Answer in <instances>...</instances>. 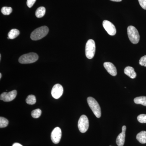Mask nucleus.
Returning a JSON list of instances; mask_svg holds the SVG:
<instances>
[{
    "instance_id": "obj_26",
    "label": "nucleus",
    "mask_w": 146,
    "mask_h": 146,
    "mask_svg": "<svg viewBox=\"0 0 146 146\" xmlns=\"http://www.w3.org/2000/svg\"><path fill=\"white\" fill-rule=\"evenodd\" d=\"M12 146H23L21 144L18 143H15L13 144Z\"/></svg>"
},
{
    "instance_id": "obj_4",
    "label": "nucleus",
    "mask_w": 146,
    "mask_h": 146,
    "mask_svg": "<svg viewBox=\"0 0 146 146\" xmlns=\"http://www.w3.org/2000/svg\"><path fill=\"white\" fill-rule=\"evenodd\" d=\"M127 35L130 42L133 44H138L140 40V35L137 29L133 26L128 27Z\"/></svg>"
},
{
    "instance_id": "obj_12",
    "label": "nucleus",
    "mask_w": 146,
    "mask_h": 146,
    "mask_svg": "<svg viewBox=\"0 0 146 146\" xmlns=\"http://www.w3.org/2000/svg\"><path fill=\"white\" fill-rule=\"evenodd\" d=\"M104 66L108 72L110 74L113 76H115L117 75V70L115 65L110 62H105L104 63Z\"/></svg>"
},
{
    "instance_id": "obj_2",
    "label": "nucleus",
    "mask_w": 146,
    "mask_h": 146,
    "mask_svg": "<svg viewBox=\"0 0 146 146\" xmlns=\"http://www.w3.org/2000/svg\"><path fill=\"white\" fill-rule=\"evenodd\" d=\"M87 103L93 113L97 118L101 117V109L98 103L94 98L89 97L87 98Z\"/></svg>"
},
{
    "instance_id": "obj_22",
    "label": "nucleus",
    "mask_w": 146,
    "mask_h": 146,
    "mask_svg": "<svg viewBox=\"0 0 146 146\" xmlns=\"http://www.w3.org/2000/svg\"><path fill=\"white\" fill-rule=\"evenodd\" d=\"M137 119L139 122L142 123H146V114H141L138 115L137 117Z\"/></svg>"
},
{
    "instance_id": "obj_5",
    "label": "nucleus",
    "mask_w": 146,
    "mask_h": 146,
    "mask_svg": "<svg viewBox=\"0 0 146 146\" xmlns=\"http://www.w3.org/2000/svg\"><path fill=\"white\" fill-rule=\"evenodd\" d=\"M96 46L95 41L93 39H89L85 47V54L88 59L94 58L96 52Z\"/></svg>"
},
{
    "instance_id": "obj_17",
    "label": "nucleus",
    "mask_w": 146,
    "mask_h": 146,
    "mask_svg": "<svg viewBox=\"0 0 146 146\" xmlns=\"http://www.w3.org/2000/svg\"><path fill=\"white\" fill-rule=\"evenodd\" d=\"M46 13V8L44 7H41L37 9L35 12V16L38 18H41L44 16Z\"/></svg>"
},
{
    "instance_id": "obj_6",
    "label": "nucleus",
    "mask_w": 146,
    "mask_h": 146,
    "mask_svg": "<svg viewBox=\"0 0 146 146\" xmlns=\"http://www.w3.org/2000/svg\"><path fill=\"white\" fill-rule=\"evenodd\" d=\"M78 125L79 130L81 133H84L87 131L89 127V121L86 115H82L80 117Z\"/></svg>"
},
{
    "instance_id": "obj_15",
    "label": "nucleus",
    "mask_w": 146,
    "mask_h": 146,
    "mask_svg": "<svg viewBox=\"0 0 146 146\" xmlns=\"http://www.w3.org/2000/svg\"><path fill=\"white\" fill-rule=\"evenodd\" d=\"M20 34V31L17 29H12L9 32L7 39H14Z\"/></svg>"
},
{
    "instance_id": "obj_23",
    "label": "nucleus",
    "mask_w": 146,
    "mask_h": 146,
    "mask_svg": "<svg viewBox=\"0 0 146 146\" xmlns=\"http://www.w3.org/2000/svg\"><path fill=\"white\" fill-rule=\"evenodd\" d=\"M139 63L141 66H145L146 67V55L142 56L140 58Z\"/></svg>"
},
{
    "instance_id": "obj_20",
    "label": "nucleus",
    "mask_w": 146,
    "mask_h": 146,
    "mask_svg": "<svg viewBox=\"0 0 146 146\" xmlns=\"http://www.w3.org/2000/svg\"><path fill=\"white\" fill-rule=\"evenodd\" d=\"M8 124V120L7 119L2 117H0V127L1 128L6 127Z\"/></svg>"
},
{
    "instance_id": "obj_29",
    "label": "nucleus",
    "mask_w": 146,
    "mask_h": 146,
    "mask_svg": "<svg viewBox=\"0 0 146 146\" xmlns=\"http://www.w3.org/2000/svg\"><path fill=\"white\" fill-rule=\"evenodd\" d=\"M110 146H111V145H110Z\"/></svg>"
},
{
    "instance_id": "obj_24",
    "label": "nucleus",
    "mask_w": 146,
    "mask_h": 146,
    "mask_svg": "<svg viewBox=\"0 0 146 146\" xmlns=\"http://www.w3.org/2000/svg\"><path fill=\"white\" fill-rule=\"evenodd\" d=\"M141 7L146 10V0H138Z\"/></svg>"
},
{
    "instance_id": "obj_28",
    "label": "nucleus",
    "mask_w": 146,
    "mask_h": 146,
    "mask_svg": "<svg viewBox=\"0 0 146 146\" xmlns=\"http://www.w3.org/2000/svg\"><path fill=\"white\" fill-rule=\"evenodd\" d=\"M2 74L0 73V79L1 78Z\"/></svg>"
},
{
    "instance_id": "obj_3",
    "label": "nucleus",
    "mask_w": 146,
    "mask_h": 146,
    "mask_svg": "<svg viewBox=\"0 0 146 146\" xmlns=\"http://www.w3.org/2000/svg\"><path fill=\"white\" fill-rule=\"evenodd\" d=\"M39 56L36 53L31 52L21 56L18 60L21 64H30L36 62Z\"/></svg>"
},
{
    "instance_id": "obj_14",
    "label": "nucleus",
    "mask_w": 146,
    "mask_h": 146,
    "mask_svg": "<svg viewBox=\"0 0 146 146\" xmlns=\"http://www.w3.org/2000/svg\"><path fill=\"white\" fill-rule=\"evenodd\" d=\"M136 139L141 144L146 143V131H141L137 134Z\"/></svg>"
},
{
    "instance_id": "obj_9",
    "label": "nucleus",
    "mask_w": 146,
    "mask_h": 146,
    "mask_svg": "<svg viewBox=\"0 0 146 146\" xmlns=\"http://www.w3.org/2000/svg\"><path fill=\"white\" fill-rule=\"evenodd\" d=\"M63 88L59 84H55L52 89L51 94L53 98L56 99H59L63 95Z\"/></svg>"
},
{
    "instance_id": "obj_16",
    "label": "nucleus",
    "mask_w": 146,
    "mask_h": 146,
    "mask_svg": "<svg viewBox=\"0 0 146 146\" xmlns=\"http://www.w3.org/2000/svg\"><path fill=\"white\" fill-rule=\"evenodd\" d=\"M134 102L137 104H141L146 106V97L140 96L134 98Z\"/></svg>"
},
{
    "instance_id": "obj_7",
    "label": "nucleus",
    "mask_w": 146,
    "mask_h": 146,
    "mask_svg": "<svg viewBox=\"0 0 146 146\" xmlns=\"http://www.w3.org/2000/svg\"><path fill=\"white\" fill-rule=\"evenodd\" d=\"M103 26L110 35L113 36L116 34L117 30L115 25L110 21L105 20L103 22Z\"/></svg>"
},
{
    "instance_id": "obj_21",
    "label": "nucleus",
    "mask_w": 146,
    "mask_h": 146,
    "mask_svg": "<svg viewBox=\"0 0 146 146\" xmlns=\"http://www.w3.org/2000/svg\"><path fill=\"white\" fill-rule=\"evenodd\" d=\"M42 110L40 109L34 110L31 112V116L34 118H38L41 116Z\"/></svg>"
},
{
    "instance_id": "obj_8",
    "label": "nucleus",
    "mask_w": 146,
    "mask_h": 146,
    "mask_svg": "<svg viewBox=\"0 0 146 146\" xmlns=\"http://www.w3.org/2000/svg\"><path fill=\"white\" fill-rule=\"evenodd\" d=\"M17 92L16 90H13L8 92H4L1 95L0 99L4 102H9L13 100L17 96Z\"/></svg>"
},
{
    "instance_id": "obj_27",
    "label": "nucleus",
    "mask_w": 146,
    "mask_h": 146,
    "mask_svg": "<svg viewBox=\"0 0 146 146\" xmlns=\"http://www.w3.org/2000/svg\"><path fill=\"white\" fill-rule=\"evenodd\" d=\"M110 1H112L115 2H121V1L122 0H110Z\"/></svg>"
},
{
    "instance_id": "obj_13",
    "label": "nucleus",
    "mask_w": 146,
    "mask_h": 146,
    "mask_svg": "<svg viewBox=\"0 0 146 146\" xmlns=\"http://www.w3.org/2000/svg\"><path fill=\"white\" fill-rule=\"evenodd\" d=\"M124 73L127 76H128L129 77L132 79L136 78V73L134 70V68L130 66H127L124 69Z\"/></svg>"
},
{
    "instance_id": "obj_1",
    "label": "nucleus",
    "mask_w": 146,
    "mask_h": 146,
    "mask_svg": "<svg viewBox=\"0 0 146 146\" xmlns=\"http://www.w3.org/2000/svg\"><path fill=\"white\" fill-rule=\"evenodd\" d=\"M49 29L48 27L44 26L36 29L33 31L31 35V38L32 40L36 41L44 38L48 34Z\"/></svg>"
},
{
    "instance_id": "obj_11",
    "label": "nucleus",
    "mask_w": 146,
    "mask_h": 146,
    "mask_svg": "<svg viewBox=\"0 0 146 146\" xmlns=\"http://www.w3.org/2000/svg\"><path fill=\"white\" fill-rule=\"evenodd\" d=\"M126 126L123 125L122 127L121 133L118 135L116 139V143L118 146H123L124 145L125 138V131Z\"/></svg>"
},
{
    "instance_id": "obj_18",
    "label": "nucleus",
    "mask_w": 146,
    "mask_h": 146,
    "mask_svg": "<svg viewBox=\"0 0 146 146\" xmlns=\"http://www.w3.org/2000/svg\"><path fill=\"white\" fill-rule=\"evenodd\" d=\"M26 102L27 104L29 105H33L36 103V97L34 95H31L27 97Z\"/></svg>"
},
{
    "instance_id": "obj_19",
    "label": "nucleus",
    "mask_w": 146,
    "mask_h": 146,
    "mask_svg": "<svg viewBox=\"0 0 146 146\" xmlns=\"http://www.w3.org/2000/svg\"><path fill=\"white\" fill-rule=\"evenodd\" d=\"M1 11L3 15H9L12 12V9L11 7H4L2 8Z\"/></svg>"
},
{
    "instance_id": "obj_25",
    "label": "nucleus",
    "mask_w": 146,
    "mask_h": 146,
    "mask_svg": "<svg viewBox=\"0 0 146 146\" xmlns=\"http://www.w3.org/2000/svg\"><path fill=\"white\" fill-rule=\"evenodd\" d=\"M36 0H27V5L29 8H31L34 5L35 3L36 2Z\"/></svg>"
},
{
    "instance_id": "obj_10",
    "label": "nucleus",
    "mask_w": 146,
    "mask_h": 146,
    "mask_svg": "<svg viewBox=\"0 0 146 146\" xmlns=\"http://www.w3.org/2000/svg\"><path fill=\"white\" fill-rule=\"evenodd\" d=\"M62 136V132L60 128L56 127L53 130L51 134V138L53 143L58 144L59 143Z\"/></svg>"
}]
</instances>
